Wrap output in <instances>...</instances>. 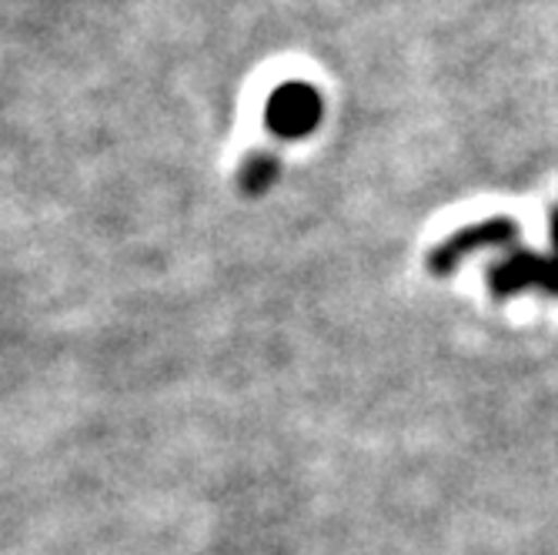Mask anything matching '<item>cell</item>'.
Returning <instances> with one entry per match:
<instances>
[{
    "label": "cell",
    "instance_id": "obj_2",
    "mask_svg": "<svg viewBox=\"0 0 558 555\" xmlns=\"http://www.w3.org/2000/svg\"><path fill=\"white\" fill-rule=\"evenodd\" d=\"M519 238V225L512 218H488V221H478V225H469L462 228L459 234H451L448 241H441L432 258H428V268L435 275H448L459 268L469 255L482 248H501V244H512Z\"/></svg>",
    "mask_w": 558,
    "mask_h": 555
},
{
    "label": "cell",
    "instance_id": "obj_4",
    "mask_svg": "<svg viewBox=\"0 0 558 555\" xmlns=\"http://www.w3.org/2000/svg\"><path fill=\"white\" fill-rule=\"evenodd\" d=\"M278 181V158L268 150H255L241 168V191L244 194H265Z\"/></svg>",
    "mask_w": 558,
    "mask_h": 555
},
{
    "label": "cell",
    "instance_id": "obj_5",
    "mask_svg": "<svg viewBox=\"0 0 558 555\" xmlns=\"http://www.w3.org/2000/svg\"><path fill=\"white\" fill-rule=\"evenodd\" d=\"M551 244H555V251H558V208L551 212Z\"/></svg>",
    "mask_w": 558,
    "mask_h": 555
},
{
    "label": "cell",
    "instance_id": "obj_1",
    "mask_svg": "<svg viewBox=\"0 0 558 555\" xmlns=\"http://www.w3.org/2000/svg\"><path fill=\"white\" fill-rule=\"evenodd\" d=\"M322 114H325L322 91L304 81L278 84L265 105V124L278 141H301L315 134L322 124Z\"/></svg>",
    "mask_w": 558,
    "mask_h": 555
},
{
    "label": "cell",
    "instance_id": "obj_3",
    "mask_svg": "<svg viewBox=\"0 0 558 555\" xmlns=\"http://www.w3.org/2000/svg\"><path fill=\"white\" fill-rule=\"evenodd\" d=\"M488 281H492L495 298H512L515 291H525V288H545L558 294V251L551 258H542L535 251H515V255H509L505 262L492 265Z\"/></svg>",
    "mask_w": 558,
    "mask_h": 555
}]
</instances>
